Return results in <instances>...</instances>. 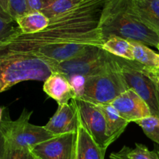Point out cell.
Listing matches in <instances>:
<instances>
[{
  "label": "cell",
  "mask_w": 159,
  "mask_h": 159,
  "mask_svg": "<svg viewBox=\"0 0 159 159\" xmlns=\"http://www.w3.org/2000/svg\"><path fill=\"white\" fill-rule=\"evenodd\" d=\"M107 0H82L67 12L50 20L48 27L33 34L20 29L4 39L11 48L33 54L42 47L61 43H80L100 47L104 43L101 18Z\"/></svg>",
  "instance_id": "obj_1"
},
{
  "label": "cell",
  "mask_w": 159,
  "mask_h": 159,
  "mask_svg": "<svg viewBox=\"0 0 159 159\" xmlns=\"http://www.w3.org/2000/svg\"><path fill=\"white\" fill-rule=\"evenodd\" d=\"M100 25L104 42L111 36H116L129 41L158 47L159 35L132 13L127 0H107Z\"/></svg>",
  "instance_id": "obj_2"
},
{
  "label": "cell",
  "mask_w": 159,
  "mask_h": 159,
  "mask_svg": "<svg viewBox=\"0 0 159 159\" xmlns=\"http://www.w3.org/2000/svg\"><path fill=\"white\" fill-rule=\"evenodd\" d=\"M51 73L47 60L0 41V93L25 81L44 82Z\"/></svg>",
  "instance_id": "obj_3"
},
{
  "label": "cell",
  "mask_w": 159,
  "mask_h": 159,
  "mask_svg": "<svg viewBox=\"0 0 159 159\" xmlns=\"http://www.w3.org/2000/svg\"><path fill=\"white\" fill-rule=\"evenodd\" d=\"M116 57V56H115ZM128 89H133L148 106L152 116L159 117V82L155 70L135 61L116 57Z\"/></svg>",
  "instance_id": "obj_4"
},
{
  "label": "cell",
  "mask_w": 159,
  "mask_h": 159,
  "mask_svg": "<svg viewBox=\"0 0 159 159\" xmlns=\"http://www.w3.org/2000/svg\"><path fill=\"white\" fill-rule=\"evenodd\" d=\"M32 111L24 109L20 117L12 120L5 108L0 128L6 141V146L12 148H30L33 146L51 139L54 135L44 126L34 125L30 123Z\"/></svg>",
  "instance_id": "obj_5"
},
{
  "label": "cell",
  "mask_w": 159,
  "mask_h": 159,
  "mask_svg": "<svg viewBox=\"0 0 159 159\" xmlns=\"http://www.w3.org/2000/svg\"><path fill=\"white\" fill-rule=\"evenodd\" d=\"M115 56L100 47H93L83 54L62 62L48 61L52 72H59L66 77L80 75L90 77L104 72L114 64Z\"/></svg>",
  "instance_id": "obj_6"
},
{
  "label": "cell",
  "mask_w": 159,
  "mask_h": 159,
  "mask_svg": "<svg viewBox=\"0 0 159 159\" xmlns=\"http://www.w3.org/2000/svg\"><path fill=\"white\" fill-rule=\"evenodd\" d=\"M128 89L115 57L114 64L104 72L86 77L82 99L95 104H110ZM81 99V98H80Z\"/></svg>",
  "instance_id": "obj_7"
},
{
  "label": "cell",
  "mask_w": 159,
  "mask_h": 159,
  "mask_svg": "<svg viewBox=\"0 0 159 159\" xmlns=\"http://www.w3.org/2000/svg\"><path fill=\"white\" fill-rule=\"evenodd\" d=\"M30 149L37 159H77V132L54 136Z\"/></svg>",
  "instance_id": "obj_8"
},
{
  "label": "cell",
  "mask_w": 159,
  "mask_h": 159,
  "mask_svg": "<svg viewBox=\"0 0 159 159\" xmlns=\"http://www.w3.org/2000/svg\"><path fill=\"white\" fill-rule=\"evenodd\" d=\"M77 105L79 116L84 126L96 144L107 151L110 146L106 132L107 125L102 110L96 104L83 99H74Z\"/></svg>",
  "instance_id": "obj_9"
},
{
  "label": "cell",
  "mask_w": 159,
  "mask_h": 159,
  "mask_svg": "<svg viewBox=\"0 0 159 159\" xmlns=\"http://www.w3.org/2000/svg\"><path fill=\"white\" fill-rule=\"evenodd\" d=\"M110 104L117 110L121 117L129 123H134L138 120L152 116L145 101L133 89H127Z\"/></svg>",
  "instance_id": "obj_10"
},
{
  "label": "cell",
  "mask_w": 159,
  "mask_h": 159,
  "mask_svg": "<svg viewBox=\"0 0 159 159\" xmlns=\"http://www.w3.org/2000/svg\"><path fill=\"white\" fill-rule=\"evenodd\" d=\"M79 126V112L75 99L69 103L58 106L45 128L54 136L76 133Z\"/></svg>",
  "instance_id": "obj_11"
},
{
  "label": "cell",
  "mask_w": 159,
  "mask_h": 159,
  "mask_svg": "<svg viewBox=\"0 0 159 159\" xmlns=\"http://www.w3.org/2000/svg\"><path fill=\"white\" fill-rule=\"evenodd\" d=\"M44 93L57 102L58 106L69 103L75 99V93L65 75L59 72H52L43 82Z\"/></svg>",
  "instance_id": "obj_12"
},
{
  "label": "cell",
  "mask_w": 159,
  "mask_h": 159,
  "mask_svg": "<svg viewBox=\"0 0 159 159\" xmlns=\"http://www.w3.org/2000/svg\"><path fill=\"white\" fill-rule=\"evenodd\" d=\"M127 4L134 15L159 35V0H127Z\"/></svg>",
  "instance_id": "obj_13"
},
{
  "label": "cell",
  "mask_w": 159,
  "mask_h": 159,
  "mask_svg": "<svg viewBox=\"0 0 159 159\" xmlns=\"http://www.w3.org/2000/svg\"><path fill=\"white\" fill-rule=\"evenodd\" d=\"M79 112V111H78ZM107 151L99 147L85 128L79 114L77 159H104Z\"/></svg>",
  "instance_id": "obj_14"
},
{
  "label": "cell",
  "mask_w": 159,
  "mask_h": 159,
  "mask_svg": "<svg viewBox=\"0 0 159 159\" xmlns=\"http://www.w3.org/2000/svg\"><path fill=\"white\" fill-rule=\"evenodd\" d=\"M98 105V104H96ZM104 115L107 125V134L109 144H111L122 134L130 123L121 117L117 110L111 104H99Z\"/></svg>",
  "instance_id": "obj_15"
},
{
  "label": "cell",
  "mask_w": 159,
  "mask_h": 159,
  "mask_svg": "<svg viewBox=\"0 0 159 159\" xmlns=\"http://www.w3.org/2000/svg\"><path fill=\"white\" fill-rule=\"evenodd\" d=\"M17 26L23 34H37L48 26L50 19L42 12H27L16 20Z\"/></svg>",
  "instance_id": "obj_16"
},
{
  "label": "cell",
  "mask_w": 159,
  "mask_h": 159,
  "mask_svg": "<svg viewBox=\"0 0 159 159\" xmlns=\"http://www.w3.org/2000/svg\"><path fill=\"white\" fill-rule=\"evenodd\" d=\"M102 48L112 55L129 61H134L131 42L116 36H111L105 40Z\"/></svg>",
  "instance_id": "obj_17"
},
{
  "label": "cell",
  "mask_w": 159,
  "mask_h": 159,
  "mask_svg": "<svg viewBox=\"0 0 159 159\" xmlns=\"http://www.w3.org/2000/svg\"><path fill=\"white\" fill-rule=\"evenodd\" d=\"M130 42L135 61L150 69H159V54L150 49L147 45L138 42Z\"/></svg>",
  "instance_id": "obj_18"
},
{
  "label": "cell",
  "mask_w": 159,
  "mask_h": 159,
  "mask_svg": "<svg viewBox=\"0 0 159 159\" xmlns=\"http://www.w3.org/2000/svg\"><path fill=\"white\" fill-rule=\"evenodd\" d=\"M110 159H159L155 150L150 151L144 144L136 143L134 148L124 146L118 152H113Z\"/></svg>",
  "instance_id": "obj_19"
},
{
  "label": "cell",
  "mask_w": 159,
  "mask_h": 159,
  "mask_svg": "<svg viewBox=\"0 0 159 159\" xmlns=\"http://www.w3.org/2000/svg\"><path fill=\"white\" fill-rule=\"evenodd\" d=\"M81 1L82 0H48L41 12L51 20L71 9Z\"/></svg>",
  "instance_id": "obj_20"
},
{
  "label": "cell",
  "mask_w": 159,
  "mask_h": 159,
  "mask_svg": "<svg viewBox=\"0 0 159 159\" xmlns=\"http://www.w3.org/2000/svg\"><path fill=\"white\" fill-rule=\"evenodd\" d=\"M134 123L142 129L148 138L159 145V117L152 115Z\"/></svg>",
  "instance_id": "obj_21"
},
{
  "label": "cell",
  "mask_w": 159,
  "mask_h": 159,
  "mask_svg": "<svg viewBox=\"0 0 159 159\" xmlns=\"http://www.w3.org/2000/svg\"><path fill=\"white\" fill-rule=\"evenodd\" d=\"M8 5L9 14L14 22L18 17L28 12L26 0H8Z\"/></svg>",
  "instance_id": "obj_22"
},
{
  "label": "cell",
  "mask_w": 159,
  "mask_h": 159,
  "mask_svg": "<svg viewBox=\"0 0 159 159\" xmlns=\"http://www.w3.org/2000/svg\"><path fill=\"white\" fill-rule=\"evenodd\" d=\"M3 159H35L30 148H12L6 147Z\"/></svg>",
  "instance_id": "obj_23"
},
{
  "label": "cell",
  "mask_w": 159,
  "mask_h": 159,
  "mask_svg": "<svg viewBox=\"0 0 159 159\" xmlns=\"http://www.w3.org/2000/svg\"><path fill=\"white\" fill-rule=\"evenodd\" d=\"M67 79H68L70 84L74 89L75 93V99H80L83 97L86 77L80 75H74L67 77Z\"/></svg>",
  "instance_id": "obj_24"
},
{
  "label": "cell",
  "mask_w": 159,
  "mask_h": 159,
  "mask_svg": "<svg viewBox=\"0 0 159 159\" xmlns=\"http://www.w3.org/2000/svg\"><path fill=\"white\" fill-rule=\"evenodd\" d=\"M19 29L13 25V22H9L0 17V41L13 34Z\"/></svg>",
  "instance_id": "obj_25"
},
{
  "label": "cell",
  "mask_w": 159,
  "mask_h": 159,
  "mask_svg": "<svg viewBox=\"0 0 159 159\" xmlns=\"http://www.w3.org/2000/svg\"><path fill=\"white\" fill-rule=\"evenodd\" d=\"M48 0H26L28 12H41L46 6Z\"/></svg>",
  "instance_id": "obj_26"
},
{
  "label": "cell",
  "mask_w": 159,
  "mask_h": 159,
  "mask_svg": "<svg viewBox=\"0 0 159 159\" xmlns=\"http://www.w3.org/2000/svg\"><path fill=\"white\" fill-rule=\"evenodd\" d=\"M5 152H6V141H5L4 136L0 128V159H3Z\"/></svg>",
  "instance_id": "obj_27"
},
{
  "label": "cell",
  "mask_w": 159,
  "mask_h": 159,
  "mask_svg": "<svg viewBox=\"0 0 159 159\" xmlns=\"http://www.w3.org/2000/svg\"><path fill=\"white\" fill-rule=\"evenodd\" d=\"M0 17H2V18H3L4 20H7V21H9V22H14L13 20H12V18H11L10 16L9 15V14L7 13V12H6L4 11V9L2 8V6H0Z\"/></svg>",
  "instance_id": "obj_28"
},
{
  "label": "cell",
  "mask_w": 159,
  "mask_h": 159,
  "mask_svg": "<svg viewBox=\"0 0 159 159\" xmlns=\"http://www.w3.org/2000/svg\"><path fill=\"white\" fill-rule=\"evenodd\" d=\"M0 6H2L4 11L9 14V5H8V0H0Z\"/></svg>",
  "instance_id": "obj_29"
},
{
  "label": "cell",
  "mask_w": 159,
  "mask_h": 159,
  "mask_svg": "<svg viewBox=\"0 0 159 159\" xmlns=\"http://www.w3.org/2000/svg\"><path fill=\"white\" fill-rule=\"evenodd\" d=\"M6 107H0V124L2 122V116H3V113H4V110Z\"/></svg>",
  "instance_id": "obj_30"
},
{
  "label": "cell",
  "mask_w": 159,
  "mask_h": 159,
  "mask_svg": "<svg viewBox=\"0 0 159 159\" xmlns=\"http://www.w3.org/2000/svg\"><path fill=\"white\" fill-rule=\"evenodd\" d=\"M154 71H155V75H156L157 79H158V81L159 82V71H158V70H155Z\"/></svg>",
  "instance_id": "obj_31"
},
{
  "label": "cell",
  "mask_w": 159,
  "mask_h": 159,
  "mask_svg": "<svg viewBox=\"0 0 159 159\" xmlns=\"http://www.w3.org/2000/svg\"><path fill=\"white\" fill-rule=\"evenodd\" d=\"M155 152H156V153L158 154V157H159V145H155Z\"/></svg>",
  "instance_id": "obj_32"
},
{
  "label": "cell",
  "mask_w": 159,
  "mask_h": 159,
  "mask_svg": "<svg viewBox=\"0 0 159 159\" xmlns=\"http://www.w3.org/2000/svg\"><path fill=\"white\" fill-rule=\"evenodd\" d=\"M157 48H158V51H159V42H158V47H157Z\"/></svg>",
  "instance_id": "obj_33"
},
{
  "label": "cell",
  "mask_w": 159,
  "mask_h": 159,
  "mask_svg": "<svg viewBox=\"0 0 159 159\" xmlns=\"http://www.w3.org/2000/svg\"><path fill=\"white\" fill-rule=\"evenodd\" d=\"M34 157H35V156H34ZM35 159H37V158H36V157H35Z\"/></svg>",
  "instance_id": "obj_34"
},
{
  "label": "cell",
  "mask_w": 159,
  "mask_h": 159,
  "mask_svg": "<svg viewBox=\"0 0 159 159\" xmlns=\"http://www.w3.org/2000/svg\"><path fill=\"white\" fill-rule=\"evenodd\" d=\"M158 71H159V69H158Z\"/></svg>",
  "instance_id": "obj_35"
}]
</instances>
